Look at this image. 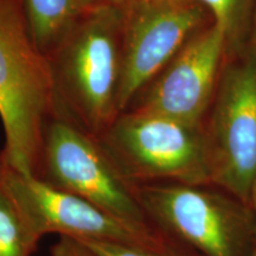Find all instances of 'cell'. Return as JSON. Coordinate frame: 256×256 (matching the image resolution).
<instances>
[{"instance_id":"cell-1","label":"cell","mask_w":256,"mask_h":256,"mask_svg":"<svg viewBox=\"0 0 256 256\" xmlns=\"http://www.w3.org/2000/svg\"><path fill=\"white\" fill-rule=\"evenodd\" d=\"M124 8L83 11L48 57L55 87L57 114L95 138L119 115ZM56 114V115H57Z\"/></svg>"},{"instance_id":"cell-2","label":"cell","mask_w":256,"mask_h":256,"mask_svg":"<svg viewBox=\"0 0 256 256\" xmlns=\"http://www.w3.org/2000/svg\"><path fill=\"white\" fill-rule=\"evenodd\" d=\"M56 114L50 62L32 38L20 0H0V156L19 174L38 177L44 134Z\"/></svg>"},{"instance_id":"cell-3","label":"cell","mask_w":256,"mask_h":256,"mask_svg":"<svg viewBox=\"0 0 256 256\" xmlns=\"http://www.w3.org/2000/svg\"><path fill=\"white\" fill-rule=\"evenodd\" d=\"M124 180L150 183H210L206 138L202 126L162 115L124 110L98 136Z\"/></svg>"},{"instance_id":"cell-4","label":"cell","mask_w":256,"mask_h":256,"mask_svg":"<svg viewBox=\"0 0 256 256\" xmlns=\"http://www.w3.org/2000/svg\"><path fill=\"white\" fill-rule=\"evenodd\" d=\"M37 178L127 222L152 226L98 138L60 114L46 126Z\"/></svg>"},{"instance_id":"cell-5","label":"cell","mask_w":256,"mask_h":256,"mask_svg":"<svg viewBox=\"0 0 256 256\" xmlns=\"http://www.w3.org/2000/svg\"><path fill=\"white\" fill-rule=\"evenodd\" d=\"M153 226L162 228L203 256H242L247 217L238 204L208 185H133Z\"/></svg>"},{"instance_id":"cell-6","label":"cell","mask_w":256,"mask_h":256,"mask_svg":"<svg viewBox=\"0 0 256 256\" xmlns=\"http://www.w3.org/2000/svg\"><path fill=\"white\" fill-rule=\"evenodd\" d=\"M204 10L194 0H130L124 8L118 110L122 113L185 43L200 30Z\"/></svg>"},{"instance_id":"cell-7","label":"cell","mask_w":256,"mask_h":256,"mask_svg":"<svg viewBox=\"0 0 256 256\" xmlns=\"http://www.w3.org/2000/svg\"><path fill=\"white\" fill-rule=\"evenodd\" d=\"M0 162L6 184L40 238L56 232L76 241L98 240L171 250L153 226L127 222L90 202L52 188L40 178L19 174L2 156Z\"/></svg>"},{"instance_id":"cell-8","label":"cell","mask_w":256,"mask_h":256,"mask_svg":"<svg viewBox=\"0 0 256 256\" xmlns=\"http://www.w3.org/2000/svg\"><path fill=\"white\" fill-rule=\"evenodd\" d=\"M206 138L210 183L250 206L256 179V60L224 80Z\"/></svg>"},{"instance_id":"cell-9","label":"cell","mask_w":256,"mask_h":256,"mask_svg":"<svg viewBox=\"0 0 256 256\" xmlns=\"http://www.w3.org/2000/svg\"><path fill=\"white\" fill-rule=\"evenodd\" d=\"M226 36L215 23L200 28L126 110L202 126L214 98Z\"/></svg>"},{"instance_id":"cell-10","label":"cell","mask_w":256,"mask_h":256,"mask_svg":"<svg viewBox=\"0 0 256 256\" xmlns=\"http://www.w3.org/2000/svg\"><path fill=\"white\" fill-rule=\"evenodd\" d=\"M32 38L46 57L82 14L78 0H20Z\"/></svg>"},{"instance_id":"cell-11","label":"cell","mask_w":256,"mask_h":256,"mask_svg":"<svg viewBox=\"0 0 256 256\" xmlns=\"http://www.w3.org/2000/svg\"><path fill=\"white\" fill-rule=\"evenodd\" d=\"M40 240L6 184L0 162V256H32Z\"/></svg>"},{"instance_id":"cell-12","label":"cell","mask_w":256,"mask_h":256,"mask_svg":"<svg viewBox=\"0 0 256 256\" xmlns=\"http://www.w3.org/2000/svg\"><path fill=\"white\" fill-rule=\"evenodd\" d=\"M78 242L87 249L92 256H176L172 250H156L98 240H82Z\"/></svg>"},{"instance_id":"cell-13","label":"cell","mask_w":256,"mask_h":256,"mask_svg":"<svg viewBox=\"0 0 256 256\" xmlns=\"http://www.w3.org/2000/svg\"><path fill=\"white\" fill-rule=\"evenodd\" d=\"M202 8L208 10L212 16L214 22L226 34L232 30L238 12L240 0H194Z\"/></svg>"},{"instance_id":"cell-14","label":"cell","mask_w":256,"mask_h":256,"mask_svg":"<svg viewBox=\"0 0 256 256\" xmlns=\"http://www.w3.org/2000/svg\"><path fill=\"white\" fill-rule=\"evenodd\" d=\"M50 256H92L87 249L75 240L60 236L58 242L51 247Z\"/></svg>"},{"instance_id":"cell-15","label":"cell","mask_w":256,"mask_h":256,"mask_svg":"<svg viewBox=\"0 0 256 256\" xmlns=\"http://www.w3.org/2000/svg\"><path fill=\"white\" fill-rule=\"evenodd\" d=\"M130 2V0H78L83 11L96 8H104V6L124 8Z\"/></svg>"},{"instance_id":"cell-16","label":"cell","mask_w":256,"mask_h":256,"mask_svg":"<svg viewBox=\"0 0 256 256\" xmlns=\"http://www.w3.org/2000/svg\"><path fill=\"white\" fill-rule=\"evenodd\" d=\"M250 206L252 208L255 214V230H254V236H255V252H256V179L254 186H252V200H250Z\"/></svg>"},{"instance_id":"cell-17","label":"cell","mask_w":256,"mask_h":256,"mask_svg":"<svg viewBox=\"0 0 256 256\" xmlns=\"http://www.w3.org/2000/svg\"><path fill=\"white\" fill-rule=\"evenodd\" d=\"M151 2H164V0H151Z\"/></svg>"},{"instance_id":"cell-18","label":"cell","mask_w":256,"mask_h":256,"mask_svg":"<svg viewBox=\"0 0 256 256\" xmlns=\"http://www.w3.org/2000/svg\"><path fill=\"white\" fill-rule=\"evenodd\" d=\"M254 256H256V252H255V254H254Z\"/></svg>"}]
</instances>
